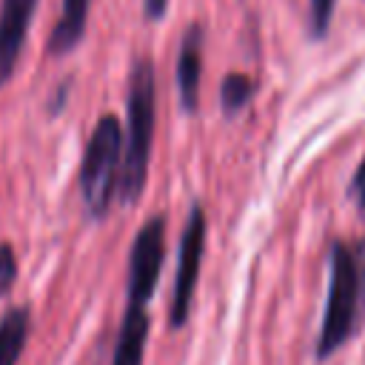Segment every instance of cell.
Here are the masks:
<instances>
[{
    "label": "cell",
    "instance_id": "6da1fadb",
    "mask_svg": "<svg viewBox=\"0 0 365 365\" xmlns=\"http://www.w3.org/2000/svg\"><path fill=\"white\" fill-rule=\"evenodd\" d=\"M328 262H331L328 299L317 339L319 359H328L336 348H342L351 339L365 311V240H354V242L334 240Z\"/></svg>",
    "mask_w": 365,
    "mask_h": 365
},
{
    "label": "cell",
    "instance_id": "7a4b0ae2",
    "mask_svg": "<svg viewBox=\"0 0 365 365\" xmlns=\"http://www.w3.org/2000/svg\"><path fill=\"white\" fill-rule=\"evenodd\" d=\"M125 137H123V160L117 177V200L134 202L148 177L151 145H154V123H157V80L151 57H140L128 74V97H125Z\"/></svg>",
    "mask_w": 365,
    "mask_h": 365
},
{
    "label": "cell",
    "instance_id": "3957f363",
    "mask_svg": "<svg viewBox=\"0 0 365 365\" xmlns=\"http://www.w3.org/2000/svg\"><path fill=\"white\" fill-rule=\"evenodd\" d=\"M120 160H123V125L114 114H103L94 123L80 165V194L94 217H103L108 211L111 197L117 194Z\"/></svg>",
    "mask_w": 365,
    "mask_h": 365
},
{
    "label": "cell",
    "instance_id": "277c9868",
    "mask_svg": "<svg viewBox=\"0 0 365 365\" xmlns=\"http://www.w3.org/2000/svg\"><path fill=\"white\" fill-rule=\"evenodd\" d=\"M202 251H205V211L194 205L185 220L180 254H177V274H174V291H171V308H168V322L174 328H182L191 314V302H194V291L202 268Z\"/></svg>",
    "mask_w": 365,
    "mask_h": 365
},
{
    "label": "cell",
    "instance_id": "5b68a950",
    "mask_svg": "<svg viewBox=\"0 0 365 365\" xmlns=\"http://www.w3.org/2000/svg\"><path fill=\"white\" fill-rule=\"evenodd\" d=\"M163 254H165V220L163 217H151L143 222L134 245H131V257H128V279H125V297L128 305H143L151 299L157 279H160V268H163Z\"/></svg>",
    "mask_w": 365,
    "mask_h": 365
},
{
    "label": "cell",
    "instance_id": "8992f818",
    "mask_svg": "<svg viewBox=\"0 0 365 365\" xmlns=\"http://www.w3.org/2000/svg\"><path fill=\"white\" fill-rule=\"evenodd\" d=\"M34 9H37V0H3L0 3V86H6L17 68Z\"/></svg>",
    "mask_w": 365,
    "mask_h": 365
},
{
    "label": "cell",
    "instance_id": "52a82bcc",
    "mask_svg": "<svg viewBox=\"0 0 365 365\" xmlns=\"http://www.w3.org/2000/svg\"><path fill=\"white\" fill-rule=\"evenodd\" d=\"M202 43L205 31L200 23H191L180 54H177V88H180V103L185 111H197L200 106V83H202Z\"/></svg>",
    "mask_w": 365,
    "mask_h": 365
},
{
    "label": "cell",
    "instance_id": "ba28073f",
    "mask_svg": "<svg viewBox=\"0 0 365 365\" xmlns=\"http://www.w3.org/2000/svg\"><path fill=\"white\" fill-rule=\"evenodd\" d=\"M145 339H148V314H145V308L143 305H125L111 365H143Z\"/></svg>",
    "mask_w": 365,
    "mask_h": 365
},
{
    "label": "cell",
    "instance_id": "9c48e42d",
    "mask_svg": "<svg viewBox=\"0 0 365 365\" xmlns=\"http://www.w3.org/2000/svg\"><path fill=\"white\" fill-rule=\"evenodd\" d=\"M88 6H91V0H63L60 20L54 23V29L48 34V51L51 54H68L83 40Z\"/></svg>",
    "mask_w": 365,
    "mask_h": 365
},
{
    "label": "cell",
    "instance_id": "30bf717a",
    "mask_svg": "<svg viewBox=\"0 0 365 365\" xmlns=\"http://www.w3.org/2000/svg\"><path fill=\"white\" fill-rule=\"evenodd\" d=\"M29 336V311L11 308L0 319V365H17Z\"/></svg>",
    "mask_w": 365,
    "mask_h": 365
},
{
    "label": "cell",
    "instance_id": "8fae6325",
    "mask_svg": "<svg viewBox=\"0 0 365 365\" xmlns=\"http://www.w3.org/2000/svg\"><path fill=\"white\" fill-rule=\"evenodd\" d=\"M251 97H254V80H251L248 74H242V71L228 74V77L222 80V86H220V100H222L225 114L242 111V108L251 103Z\"/></svg>",
    "mask_w": 365,
    "mask_h": 365
},
{
    "label": "cell",
    "instance_id": "7c38bea8",
    "mask_svg": "<svg viewBox=\"0 0 365 365\" xmlns=\"http://www.w3.org/2000/svg\"><path fill=\"white\" fill-rule=\"evenodd\" d=\"M334 9H336V0H308V26L314 37H325L334 20Z\"/></svg>",
    "mask_w": 365,
    "mask_h": 365
},
{
    "label": "cell",
    "instance_id": "4fadbf2b",
    "mask_svg": "<svg viewBox=\"0 0 365 365\" xmlns=\"http://www.w3.org/2000/svg\"><path fill=\"white\" fill-rule=\"evenodd\" d=\"M17 279V257L9 242H0V297L14 285Z\"/></svg>",
    "mask_w": 365,
    "mask_h": 365
},
{
    "label": "cell",
    "instance_id": "5bb4252c",
    "mask_svg": "<svg viewBox=\"0 0 365 365\" xmlns=\"http://www.w3.org/2000/svg\"><path fill=\"white\" fill-rule=\"evenodd\" d=\"M351 197H354V202H356L359 214L365 217V157H362L359 168H356V171H354V177H351Z\"/></svg>",
    "mask_w": 365,
    "mask_h": 365
},
{
    "label": "cell",
    "instance_id": "9a60e30c",
    "mask_svg": "<svg viewBox=\"0 0 365 365\" xmlns=\"http://www.w3.org/2000/svg\"><path fill=\"white\" fill-rule=\"evenodd\" d=\"M168 9V0H143V14L145 20H160Z\"/></svg>",
    "mask_w": 365,
    "mask_h": 365
}]
</instances>
